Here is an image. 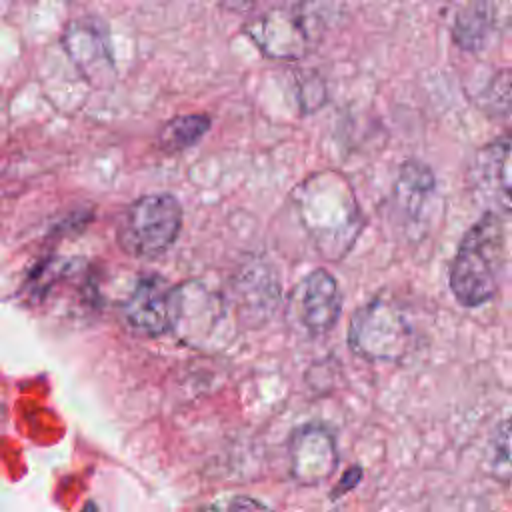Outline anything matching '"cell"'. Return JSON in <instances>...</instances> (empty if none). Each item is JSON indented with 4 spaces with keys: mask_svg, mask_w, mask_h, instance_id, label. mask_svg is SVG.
Returning <instances> with one entry per match:
<instances>
[{
    "mask_svg": "<svg viewBox=\"0 0 512 512\" xmlns=\"http://www.w3.org/2000/svg\"><path fill=\"white\" fill-rule=\"evenodd\" d=\"M434 178L428 166L418 160H408L400 168V176L396 182V200L404 210L416 214L420 210L422 200L432 192Z\"/></svg>",
    "mask_w": 512,
    "mask_h": 512,
    "instance_id": "cell-14",
    "label": "cell"
},
{
    "mask_svg": "<svg viewBox=\"0 0 512 512\" xmlns=\"http://www.w3.org/2000/svg\"><path fill=\"white\" fill-rule=\"evenodd\" d=\"M480 106L512 130V66L498 70L480 92Z\"/></svg>",
    "mask_w": 512,
    "mask_h": 512,
    "instance_id": "cell-16",
    "label": "cell"
},
{
    "mask_svg": "<svg viewBox=\"0 0 512 512\" xmlns=\"http://www.w3.org/2000/svg\"><path fill=\"white\" fill-rule=\"evenodd\" d=\"M256 46L270 58L296 60L314 44L310 18L300 8H274L246 28Z\"/></svg>",
    "mask_w": 512,
    "mask_h": 512,
    "instance_id": "cell-6",
    "label": "cell"
},
{
    "mask_svg": "<svg viewBox=\"0 0 512 512\" xmlns=\"http://www.w3.org/2000/svg\"><path fill=\"white\" fill-rule=\"evenodd\" d=\"M496 26V14L492 4H472L460 10L456 16L452 36L464 50H480Z\"/></svg>",
    "mask_w": 512,
    "mask_h": 512,
    "instance_id": "cell-13",
    "label": "cell"
},
{
    "mask_svg": "<svg viewBox=\"0 0 512 512\" xmlns=\"http://www.w3.org/2000/svg\"><path fill=\"white\" fill-rule=\"evenodd\" d=\"M298 212L324 258H342L362 230L356 196L344 176L316 174L298 190Z\"/></svg>",
    "mask_w": 512,
    "mask_h": 512,
    "instance_id": "cell-1",
    "label": "cell"
},
{
    "mask_svg": "<svg viewBox=\"0 0 512 512\" xmlns=\"http://www.w3.org/2000/svg\"><path fill=\"white\" fill-rule=\"evenodd\" d=\"M234 292L238 298V308L248 318L262 322L278 304L280 284L272 268L266 264H256L240 272Z\"/></svg>",
    "mask_w": 512,
    "mask_h": 512,
    "instance_id": "cell-12",
    "label": "cell"
},
{
    "mask_svg": "<svg viewBox=\"0 0 512 512\" xmlns=\"http://www.w3.org/2000/svg\"><path fill=\"white\" fill-rule=\"evenodd\" d=\"M80 512H98V508H96V504H94V502H86V504H84V508H82Z\"/></svg>",
    "mask_w": 512,
    "mask_h": 512,
    "instance_id": "cell-20",
    "label": "cell"
},
{
    "mask_svg": "<svg viewBox=\"0 0 512 512\" xmlns=\"http://www.w3.org/2000/svg\"><path fill=\"white\" fill-rule=\"evenodd\" d=\"M488 470L504 484H512V416L500 422L488 446Z\"/></svg>",
    "mask_w": 512,
    "mask_h": 512,
    "instance_id": "cell-17",
    "label": "cell"
},
{
    "mask_svg": "<svg viewBox=\"0 0 512 512\" xmlns=\"http://www.w3.org/2000/svg\"><path fill=\"white\" fill-rule=\"evenodd\" d=\"M64 48L76 68L94 86H104L114 78V60L104 26L94 18H80L68 24Z\"/></svg>",
    "mask_w": 512,
    "mask_h": 512,
    "instance_id": "cell-8",
    "label": "cell"
},
{
    "mask_svg": "<svg viewBox=\"0 0 512 512\" xmlns=\"http://www.w3.org/2000/svg\"><path fill=\"white\" fill-rule=\"evenodd\" d=\"M220 318L218 296L200 282H186L172 288V332L190 340L206 334Z\"/></svg>",
    "mask_w": 512,
    "mask_h": 512,
    "instance_id": "cell-11",
    "label": "cell"
},
{
    "mask_svg": "<svg viewBox=\"0 0 512 512\" xmlns=\"http://www.w3.org/2000/svg\"><path fill=\"white\" fill-rule=\"evenodd\" d=\"M362 480V468L360 466H350L342 478L338 480V484L334 486V490L330 492V498L336 500V498H342L344 494H348L350 490H354Z\"/></svg>",
    "mask_w": 512,
    "mask_h": 512,
    "instance_id": "cell-19",
    "label": "cell"
},
{
    "mask_svg": "<svg viewBox=\"0 0 512 512\" xmlns=\"http://www.w3.org/2000/svg\"><path fill=\"white\" fill-rule=\"evenodd\" d=\"M218 512H272L264 502L250 496L230 498Z\"/></svg>",
    "mask_w": 512,
    "mask_h": 512,
    "instance_id": "cell-18",
    "label": "cell"
},
{
    "mask_svg": "<svg viewBox=\"0 0 512 512\" xmlns=\"http://www.w3.org/2000/svg\"><path fill=\"white\" fill-rule=\"evenodd\" d=\"M414 344V328L402 306L386 294L362 304L348 326V346L370 362H398Z\"/></svg>",
    "mask_w": 512,
    "mask_h": 512,
    "instance_id": "cell-3",
    "label": "cell"
},
{
    "mask_svg": "<svg viewBox=\"0 0 512 512\" xmlns=\"http://www.w3.org/2000/svg\"><path fill=\"white\" fill-rule=\"evenodd\" d=\"M210 128V118L206 114H182L166 122L158 134V144L162 150L178 152L194 146Z\"/></svg>",
    "mask_w": 512,
    "mask_h": 512,
    "instance_id": "cell-15",
    "label": "cell"
},
{
    "mask_svg": "<svg viewBox=\"0 0 512 512\" xmlns=\"http://www.w3.org/2000/svg\"><path fill=\"white\" fill-rule=\"evenodd\" d=\"M474 180L490 204L512 212V130H506L476 154Z\"/></svg>",
    "mask_w": 512,
    "mask_h": 512,
    "instance_id": "cell-10",
    "label": "cell"
},
{
    "mask_svg": "<svg viewBox=\"0 0 512 512\" xmlns=\"http://www.w3.org/2000/svg\"><path fill=\"white\" fill-rule=\"evenodd\" d=\"M182 228V206L168 192L146 194L134 200L118 224V244L136 258L164 254Z\"/></svg>",
    "mask_w": 512,
    "mask_h": 512,
    "instance_id": "cell-4",
    "label": "cell"
},
{
    "mask_svg": "<svg viewBox=\"0 0 512 512\" xmlns=\"http://www.w3.org/2000/svg\"><path fill=\"white\" fill-rule=\"evenodd\" d=\"M122 318L140 334L160 336L172 330V286L160 276H144L122 304Z\"/></svg>",
    "mask_w": 512,
    "mask_h": 512,
    "instance_id": "cell-9",
    "label": "cell"
},
{
    "mask_svg": "<svg viewBox=\"0 0 512 512\" xmlns=\"http://www.w3.org/2000/svg\"><path fill=\"white\" fill-rule=\"evenodd\" d=\"M290 474L300 486H318L338 468V448L332 432L320 424L300 426L288 444Z\"/></svg>",
    "mask_w": 512,
    "mask_h": 512,
    "instance_id": "cell-7",
    "label": "cell"
},
{
    "mask_svg": "<svg viewBox=\"0 0 512 512\" xmlns=\"http://www.w3.org/2000/svg\"><path fill=\"white\" fill-rule=\"evenodd\" d=\"M504 246V224L494 212L482 214L466 230L448 272L450 290L462 306L476 308L496 294L506 258Z\"/></svg>",
    "mask_w": 512,
    "mask_h": 512,
    "instance_id": "cell-2",
    "label": "cell"
},
{
    "mask_svg": "<svg viewBox=\"0 0 512 512\" xmlns=\"http://www.w3.org/2000/svg\"><path fill=\"white\" fill-rule=\"evenodd\" d=\"M340 314L342 292L330 272L314 270L294 286L288 300V318L308 336H322L332 330Z\"/></svg>",
    "mask_w": 512,
    "mask_h": 512,
    "instance_id": "cell-5",
    "label": "cell"
}]
</instances>
